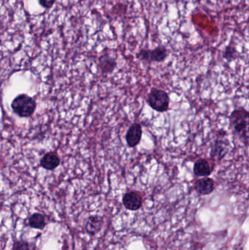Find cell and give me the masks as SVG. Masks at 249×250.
<instances>
[{
  "mask_svg": "<svg viewBox=\"0 0 249 250\" xmlns=\"http://www.w3.org/2000/svg\"><path fill=\"white\" fill-rule=\"evenodd\" d=\"M229 120L232 130L247 146L249 144V111L242 107L234 110L230 115Z\"/></svg>",
  "mask_w": 249,
  "mask_h": 250,
  "instance_id": "cell-1",
  "label": "cell"
},
{
  "mask_svg": "<svg viewBox=\"0 0 249 250\" xmlns=\"http://www.w3.org/2000/svg\"><path fill=\"white\" fill-rule=\"evenodd\" d=\"M13 112L19 117H29L36 109V102L33 98L25 94L18 95L11 104Z\"/></svg>",
  "mask_w": 249,
  "mask_h": 250,
  "instance_id": "cell-2",
  "label": "cell"
},
{
  "mask_svg": "<svg viewBox=\"0 0 249 250\" xmlns=\"http://www.w3.org/2000/svg\"><path fill=\"white\" fill-rule=\"evenodd\" d=\"M147 104L154 111L164 113L169 110L171 99L168 92L157 88H152L148 95Z\"/></svg>",
  "mask_w": 249,
  "mask_h": 250,
  "instance_id": "cell-3",
  "label": "cell"
},
{
  "mask_svg": "<svg viewBox=\"0 0 249 250\" xmlns=\"http://www.w3.org/2000/svg\"><path fill=\"white\" fill-rule=\"evenodd\" d=\"M168 56V48L164 45H159L153 49L142 48L136 54L135 57L139 61L151 64L152 62H162L166 60Z\"/></svg>",
  "mask_w": 249,
  "mask_h": 250,
  "instance_id": "cell-4",
  "label": "cell"
},
{
  "mask_svg": "<svg viewBox=\"0 0 249 250\" xmlns=\"http://www.w3.org/2000/svg\"><path fill=\"white\" fill-rule=\"evenodd\" d=\"M229 147L230 143L228 139L217 138L215 140L210 152L213 161H221L223 160L229 151Z\"/></svg>",
  "mask_w": 249,
  "mask_h": 250,
  "instance_id": "cell-5",
  "label": "cell"
},
{
  "mask_svg": "<svg viewBox=\"0 0 249 250\" xmlns=\"http://www.w3.org/2000/svg\"><path fill=\"white\" fill-rule=\"evenodd\" d=\"M143 136V129L139 123H134L130 126L126 134V141L130 148H134L140 144Z\"/></svg>",
  "mask_w": 249,
  "mask_h": 250,
  "instance_id": "cell-6",
  "label": "cell"
},
{
  "mask_svg": "<svg viewBox=\"0 0 249 250\" xmlns=\"http://www.w3.org/2000/svg\"><path fill=\"white\" fill-rule=\"evenodd\" d=\"M214 165L208 159H199L194 163L193 172L197 177H208L213 173Z\"/></svg>",
  "mask_w": 249,
  "mask_h": 250,
  "instance_id": "cell-7",
  "label": "cell"
},
{
  "mask_svg": "<svg viewBox=\"0 0 249 250\" xmlns=\"http://www.w3.org/2000/svg\"><path fill=\"white\" fill-rule=\"evenodd\" d=\"M122 202L127 209L137 211L143 205V198L138 192L131 191L124 194Z\"/></svg>",
  "mask_w": 249,
  "mask_h": 250,
  "instance_id": "cell-8",
  "label": "cell"
},
{
  "mask_svg": "<svg viewBox=\"0 0 249 250\" xmlns=\"http://www.w3.org/2000/svg\"><path fill=\"white\" fill-rule=\"evenodd\" d=\"M194 189L199 195H210L215 189L214 180L209 176L197 179L194 183Z\"/></svg>",
  "mask_w": 249,
  "mask_h": 250,
  "instance_id": "cell-9",
  "label": "cell"
},
{
  "mask_svg": "<svg viewBox=\"0 0 249 250\" xmlns=\"http://www.w3.org/2000/svg\"><path fill=\"white\" fill-rule=\"evenodd\" d=\"M98 67L103 75L111 74L117 67V62L115 58L108 54H102L99 58Z\"/></svg>",
  "mask_w": 249,
  "mask_h": 250,
  "instance_id": "cell-10",
  "label": "cell"
},
{
  "mask_svg": "<svg viewBox=\"0 0 249 250\" xmlns=\"http://www.w3.org/2000/svg\"><path fill=\"white\" fill-rule=\"evenodd\" d=\"M59 164V157L54 152L47 153L40 160V166L45 170H54L58 167Z\"/></svg>",
  "mask_w": 249,
  "mask_h": 250,
  "instance_id": "cell-11",
  "label": "cell"
},
{
  "mask_svg": "<svg viewBox=\"0 0 249 250\" xmlns=\"http://www.w3.org/2000/svg\"><path fill=\"white\" fill-rule=\"evenodd\" d=\"M102 219L98 216H93L89 217L86 223V229L88 233L91 234H95L100 230L102 226Z\"/></svg>",
  "mask_w": 249,
  "mask_h": 250,
  "instance_id": "cell-12",
  "label": "cell"
},
{
  "mask_svg": "<svg viewBox=\"0 0 249 250\" xmlns=\"http://www.w3.org/2000/svg\"><path fill=\"white\" fill-rule=\"evenodd\" d=\"M238 51L237 50L236 46L234 45L233 41H231L229 45L225 47V50L222 53V57L228 62H233L234 60L238 58Z\"/></svg>",
  "mask_w": 249,
  "mask_h": 250,
  "instance_id": "cell-13",
  "label": "cell"
},
{
  "mask_svg": "<svg viewBox=\"0 0 249 250\" xmlns=\"http://www.w3.org/2000/svg\"><path fill=\"white\" fill-rule=\"evenodd\" d=\"M29 225L34 229H42L45 226V218L42 214H34L29 219Z\"/></svg>",
  "mask_w": 249,
  "mask_h": 250,
  "instance_id": "cell-14",
  "label": "cell"
},
{
  "mask_svg": "<svg viewBox=\"0 0 249 250\" xmlns=\"http://www.w3.org/2000/svg\"><path fill=\"white\" fill-rule=\"evenodd\" d=\"M14 250H35L34 247L26 242H19L14 247Z\"/></svg>",
  "mask_w": 249,
  "mask_h": 250,
  "instance_id": "cell-15",
  "label": "cell"
},
{
  "mask_svg": "<svg viewBox=\"0 0 249 250\" xmlns=\"http://www.w3.org/2000/svg\"><path fill=\"white\" fill-rule=\"evenodd\" d=\"M55 1L56 0H39V4L45 8H51Z\"/></svg>",
  "mask_w": 249,
  "mask_h": 250,
  "instance_id": "cell-16",
  "label": "cell"
}]
</instances>
